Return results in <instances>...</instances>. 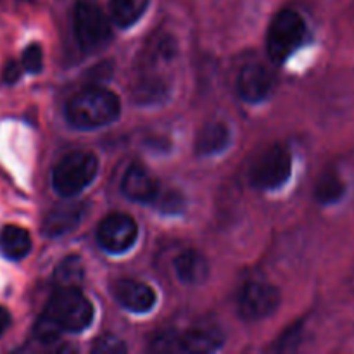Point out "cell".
<instances>
[{
	"label": "cell",
	"mask_w": 354,
	"mask_h": 354,
	"mask_svg": "<svg viewBox=\"0 0 354 354\" xmlns=\"http://www.w3.org/2000/svg\"><path fill=\"white\" fill-rule=\"evenodd\" d=\"M306 37V24L296 10L283 9L273 17L268 31V54L273 62H283Z\"/></svg>",
	"instance_id": "277c9868"
},
{
	"label": "cell",
	"mask_w": 354,
	"mask_h": 354,
	"mask_svg": "<svg viewBox=\"0 0 354 354\" xmlns=\"http://www.w3.org/2000/svg\"><path fill=\"white\" fill-rule=\"evenodd\" d=\"M346 183L335 169H327L320 175L315 185V199L324 206L335 204L344 197Z\"/></svg>",
	"instance_id": "e0dca14e"
},
{
	"label": "cell",
	"mask_w": 354,
	"mask_h": 354,
	"mask_svg": "<svg viewBox=\"0 0 354 354\" xmlns=\"http://www.w3.org/2000/svg\"><path fill=\"white\" fill-rule=\"evenodd\" d=\"M31 237L24 228L7 225L0 232V251L9 259H21L30 252Z\"/></svg>",
	"instance_id": "2e32d148"
},
{
	"label": "cell",
	"mask_w": 354,
	"mask_h": 354,
	"mask_svg": "<svg viewBox=\"0 0 354 354\" xmlns=\"http://www.w3.org/2000/svg\"><path fill=\"white\" fill-rule=\"evenodd\" d=\"M137 223L128 214L123 213H114L107 216L97 230L99 244L106 251L114 252V254L128 251L137 241Z\"/></svg>",
	"instance_id": "9c48e42d"
},
{
	"label": "cell",
	"mask_w": 354,
	"mask_h": 354,
	"mask_svg": "<svg viewBox=\"0 0 354 354\" xmlns=\"http://www.w3.org/2000/svg\"><path fill=\"white\" fill-rule=\"evenodd\" d=\"M75 35L80 47L86 52L102 48L111 38L106 14L92 0H80L75 9Z\"/></svg>",
	"instance_id": "5b68a950"
},
{
	"label": "cell",
	"mask_w": 354,
	"mask_h": 354,
	"mask_svg": "<svg viewBox=\"0 0 354 354\" xmlns=\"http://www.w3.org/2000/svg\"><path fill=\"white\" fill-rule=\"evenodd\" d=\"M9 324H10L9 311H7L6 308L0 306V337H2L3 332L7 330V327H9Z\"/></svg>",
	"instance_id": "484cf974"
},
{
	"label": "cell",
	"mask_w": 354,
	"mask_h": 354,
	"mask_svg": "<svg viewBox=\"0 0 354 354\" xmlns=\"http://www.w3.org/2000/svg\"><path fill=\"white\" fill-rule=\"evenodd\" d=\"M92 351L95 354H121L127 353V346H124V342L121 339L113 337V335H106V337H100L95 342Z\"/></svg>",
	"instance_id": "cb8c5ba5"
},
{
	"label": "cell",
	"mask_w": 354,
	"mask_h": 354,
	"mask_svg": "<svg viewBox=\"0 0 354 354\" xmlns=\"http://www.w3.org/2000/svg\"><path fill=\"white\" fill-rule=\"evenodd\" d=\"M223 342L218 328L196 327L187 332H165L152 341L158 353H211Z\"/></svg>",
	"instance_id": "8992f818"
},
{
	"label": "cell",
	"mask_w": 354,
	"mask_h": 354,
	"mask_svg": "<svg viewBox=\"0 0 354 354\" xmlns=\"http://www.w3.org/2000/svg\"><path fill=\"white\" fill-rule=\"evenodd\" d=\"M152 203L156 204L158 211H161V213L165 214H178L185 209V199H183L182 194L176 192V190L156 194Z\"/></svg>",
	"instance_id": "44dd1931"
},
{
	"label": "cell",
	"mask_w": 354,
	"mask_h": 354,
	"mask_svg": "<svg viewBox=\"0 0 354 354\" xmlns=\"http://www.w3.org/2000/svg\"><path fill=\"white\" fill-rule=\"evenodd\" d=\"M121 189L128 199L137 203H152L158 194V183L144 166L131 165L124 173Z\"/></svg>",
	"instance_id": "4fadbf2b"
},
{
	"label": "cell",
	"mask_w": 354,
	"mask_h": 354,
	"mask_svg": "<svg viewBox=\"0 0 354 354\" xmlns=\"http://www.w3.org/2000/svg\"><path fill=\"white\" fill-rule=\"evenodd\" d=\"M149 0H111V14L118 26L128 28L145 12Z\"/></svg>",
	"instance_id": "d6986e66"
},
{
	"label": "cell",
	"mask_w": 354,
	"mask_h": 354,
	"mask_svg": "<svg viewBox=\"0 0 354 354\" xmlns=\"http://www.w3.org/2000/svg\"><path fill=\"white\" fill-rule=\"evenodd\" d=\"M61 332V327L45 313L38 318L37 325H35V337L44 342V344H50V342L57 341Z\"/></svg>",
	"instance_id": "7402d4cb"
},
{
	"label": "cell",
	"mask_w": 354,
	"mask_h": 354,
	"mask_svg": "<svg viewBox=\"0 0 354 354\" xmlns=\"http://www.w3.org/2000/svg\"><path fill=\"white\" fill-rule=\"evenodd\" d=\"M44 64V52L38 44H30L23 52V68L28 73H40Z\"/></svg>",
	"instance_id": "603a6c76"
},
{
	"label": "cell",
	"mask_w": 354,
	"mask_h": 354,
	"mask_svg": "<svg viewBox=\"0 0 354 354\" xmlns=\"http://www.w3.org/2000/svg\"><path fill=\"white\" fill-rule=\"evenodd\" d=\"M118 303L133 313H147L156 304V292L144 282L131 279L118 280L113 287Z\"/></svg>",
	"instance_id": "8fae6325"
},
{
	"label": "cell",
	"mask_w": 354,
	"mask_h": 354,
	"mask_svg": "<svg viewBox=\"0 0 354 354\" xmlns=\"http://www.w3.org/2000/svg\"><path fill=\"white\" fill-rule=\"evenodd\" d=\"M273 75L265 64H248L242 68L237 82L239 95L248 102H259L272 92Z\"/></svg>",
	"instance_id": "30bf717a"
},
{
	"label": "cell",
	"mask_w": 354,
	"mask_h": 354,
	"mask_svg": "<svg viewBox=\"0 0 354 354\" xmlns=\"http://www.w3.org/2000/svg\"><path fill=\"white\" fill-rule=\"evenodd\" d=\"M290 168H292V161H290L289 151L282 145H273L266 149L252 165L251 183L256 189H279L289 180Z\"/></svg>",
	"instance_id": "52a82bcc"
},
{
	"label": "cell",
	"mask_w": 354,
	"mask_h": 354,
	"mask_svg": "<svg viewBox=\"0 0 354 354\" xmlns=\"http://www.w3.org/2000/svg\"><path fill=\"white\" fill-rule=\"evenodd\" d=\"M176 277L187 286H199L209 275V265L207 259L199 251H183L175 259Z\"/></svg>",
	"instance_id": "5bb4252c"
},
{
	"label": "cell",
	"mask_w": 354,
	"mask_h": 354,
	"mask_svg": "<svg viewBox=\"0 0 354 354\" xmlns=\"http://www.w3.org/2000/svg\"><path fill=\"white\" fill-rule=\"evenodd\" d=\"M230 144V130L225 123L211 121L199 130L196 137V152L201 156H213L225 151Z\"/></svg>",
	"instance_id": "9a60e30c"
},
{
	"label": "cell",
	"mask_w": 354,
	"mask_h": 354,
	"mask_svg": "<svg viewBox=\"0 0 354 354\" xmlns=\"http://www.w3.org/2000/svg\"><path fill=\"white\" fill-rule=\"evenodd\" d=\"M120 99L116 93L100 86L82 90L69 100L66 114L73 127L82 130L104 127L120 116Z\"/></svg>",
	"instance_id": "6da1fadb"
},
{
	"label": "cell",
	"mask_w": 354,
	"mask_h": 354,
	"mask_svg": "<svg viewBox=\"0 0 354 354\" xmlns=\"http://www.w3.org/2000/svg\"><path fill=\"white\" fill-rule=\"evenodd\" d=\"M21 76V66L16 61H9L3 69V80L6 83H16Z\"/></svg>",
	"instance_id": "d4e9b609"
},
{
	"label": "cell",
	"mask_w": 354,
	"mask_h": 354,
	"mask_svg": "<svg viewBox=\"0 0 354 354\" xmlns=\"http://www.w3.org/2000/svg\"><path fill=\"white\" fill-rule=\"evenodd\" d=\"M280 304V292L275 286L263 280L248 282L239 296V313L249 322L270 317Z\"/></svg>",
	"instance_id": "ba28073f"
},
{
	"label": "cell",
	"mask_w": 354,
	"mask_h": 354,
	"mask_svg": "<svg viewBox=\"0 0 354 354\" xmlns=\"http://www.w3.org/2000/svg\"><path fill=\"white\" fill-rule=\"evenodd\" d=\"M62 332H82L92 324L93 306L78 289H59L44 311Z\"/></svg>",
	"instance_id": "7a4b0ae2"
},
{
	"label": "cell",
	"mask_w": 354,
	"mask_h": 354,
	"mask_svg": "<svg viewBox=\"0 0 354 354\" xmlns=\"http://www.w3.org/2000/svg\"><path fill=\"white\" fill-rule=\"evenodd\" d=\"M86 209H88L86 203L61 204V206L54 207L45 216L41 232L47 237H61V235L69 234V232H73L82 223V220L86 214Z\"/></svg>",
	"instance_id": "7c38bea8"
},
{
	"label": "cell",
	"mask_w": 354,
	"mask_h": 354,
	"mask_svg": "<svg viewBox=\"0 0 354 354\" xmlns=\"http://www.w3.org/2000/svg\"><path fill=\"white\" fill-rule=\"evenodd\" d=\"M97 169H99V162L92 152H71L64 156L54 168V173H52L54 189L64 197L76 196L93 182Z\"/></svg>",
	"instance_id": "3957f363"
},
{
	"label": "cell",
	"mask_w": 354,
	"mask_h": 354,
	"mask_svg": "<svg viewBox=\"0 0 354 354\" xmlns=\"http://www.w3.org/2000/svg\"><path fill=\"white\" fill-rule=\"evenodd\" d=\"M83 263L78 256H69L62 259L61 265L55 270V282L61 289H78L80 283L83 282Z\"/></svg>",
	"instance_id": "ffe728a7"
},
{
	"label": "cell",
	"mask_w": 354,
	"mask_h": 354,
	"mask_svg": "<svg viewBox=\"0 0 354 354\" xmlns=\"http://www.w3.org/2000/svg\"><path fill=\"white\" fill-rule=\"evenodd\" d=\"M166 95H168V85H166L165 78L149 75V73L140 76L133 88V100H137L138 104L161 102Z\"/></svg>",
	"instance_id": "ac0fdd59"
}]
</instances>
